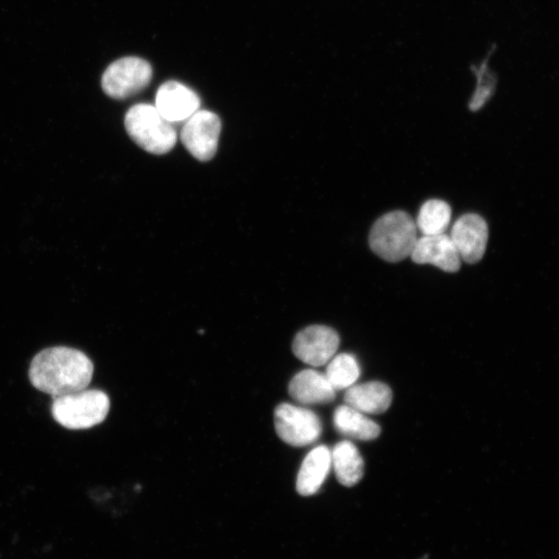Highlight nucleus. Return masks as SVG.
I'll return each instance as SVG.
<instances>
[{
	"label": "nucleus",
	"mask_w": 559,
	"mask_h": 559,
	"mask_svg": "<svg viewBox=\"0 0 559 559\" xmlns=\"http://www.w3.org/2000/svg\"><path fill=\"white\" fill-rule=\"evenodd\" d=\"M93 375L94 364L90 358L66 346L42 350L29 368L32 385L53 398L86 390Z\"/></svg>",
	"instance_id": "f257e3e1"
},
{
	"label": "nucleus",
	"mask_w": 559,
	"mask_h": 559,
	"mask_svg": "<svg viewBox=\"0 0 559 559\" xmlns=\"http://www.w3.org/2000/svg\"><path fill=\"white\" fill-rule=\"evenodd\" d=\"M418 228L409 214L395 211L379 218L369 235L371 250L388 262H399L413 253L418 242Z\"/></svg>",
	"instance_id": "f03ea898"
},
{
	"label": "nucleus",
	"mask_w": 559,
	"mask_h": 559,
	"mask_svg": "<svg viewBox=\"0 0 559 559\" xmlns=\"http://www.w3.org/2000/svg\"><path fill=\"white\" fill-rule=\"evenodd\" d=\"M125 127L132 140L147 153L165 155L178 141V134L156 106L137 104L129 109Z\"/></svg>",
	"instance_id": "7ed1b4c3"
},
{
	"label": "nucleus",
	"mask_w": 559,
	"mask_h": 559,
	"mask_svg": "<svg viewBox=\"0 0 559 559\" xmlns=\"http://www.w3.org/2000/svg\"><path fill=\"white\" fill-rule=\"evenodd\" d=\"M110 410L109 397L99 390H83L53 398L54 420L70 430L90 429L103 423Z\"/></svg>",
	"instance_id": "20e7f679"
},
{
	"label": "nucleus",
	"mask_w": 559,
	"mask_h": 559,
	"mask_svg": "<svg viewBox=\"0 0 559 559\" xmlns=\"http://www.w3.org/2000/svg\"><path fill=\"white\" fill-rule=\"evenodd\" d=\"M153 77L150 63L139 57H124L111 64L103 74L102 88L115 100L128 99L144 90Z\"/></svg>",
	"instance_id": "39448f33"
},
{
	"label": "nucleus",
	"mask_w": 559,
	"mask_h": 559,
	"mask_svg": "<svg viewBox=\"0 0 559 559\" xmlns=\"http://www.w3.org/2000/svg\"><path fill=\"white\" fill-rule=\"evenodd\" d=\"M275 428L284 443L297 448L314 444L322 433L321 421L312 410L289 403L277 406Z\"/></svg>",
	"instance_id": "423d86ee"
},
{
	"label": "nucleus",
	"mask_w": 559,
	"mask_h": 559,
	"mask_svg": "<svg viewBox=\"0 0 559 559\" xmlns=\"http://www.w3.org/2000/svg\"><path fill=\"white\" fill-rule=\"evenodd\" d=\"M221 129V120L216 113L198 110L185 122L181 139L195 159L208 162L217 153Z\"/></svg>",
	"instance_id": "0eeeda50"
},
{
	"label": "nucleus",
	"mask_w": 559,
	"mask_h": 559,
	"mask_svg": "<svg viewBox=\"0 0 559 559\" xmlns=\"http://www.w3.org/2000/svg\"><path fill=\"white\" fill-rule=\"evenodd\" d=\"M340 345L338 333L326 326H311L301 331L292 343L294 355L307 365H328Z\"/></svg>",
	"instance_id": "6e6552de"
},
{
	"label": "nucleus",
	"mask_w": 559,
	"mask_h": 559,
	"mask_svg": "<svg viewBox=\"0 0 559 559\" xmlns=\"http://www.w3.org/2000/svg\"><path fill=\"white\" fill-rule=\"evenodd\" d=\"M450 237L461 260L475 264L485 255L489 238L488 225L481 216L466 214L456 221Z\"/></svg>",
	"instance_id": "1a4fd4ad"
},
{
	"label": "nucleus",
	"mask_w": 559,
	"mask_h": 559,
	"mask_svg": "<svg viewBox=\"0 0 559 559\" xmlns=\"http://www.w3.org/2000/svg\"><path fill=\"white\" fill-rule=\"evenodd\" d=\"M156 108L167 122L178 124L186 122L199 110L200 99L188 86L168 81L157 92Z\"/></svg>",
	"instance_id": "9d476101"
},
{
	"label": "nucleus",
	"mask_w": 559,
	"mask_h": 559,
	"mask_svg": "<svg viewBox=\"0 0 559 559\" xmlns=\"http://www.w3.org/2000/svg\"><path fill=\"white\" fill-rule=\"evenodd\" d=\"M410 257L418 264H431L447 273L458 272L462 261L450 235L446 233L423 235Z\"/></svg>",
	"instance_id": "9b49d317"
},
{
	"label": "nucleus",
	"mask_w": 559,
	"mask_h": 559,
	"mask_svg": "<svg viewBox=\"0 0 559 559\" xmlns=\"http://www.w3.org/2000/svg\"><path fill=\"white\" fill-rule=\"evenodd\" d=\"M289 395L303 405L328 404L335 400L336 391L326 374L308 369L291 379Z\"/></svg>",
	"instance_id": "f8f14e48"
},
{
	"label": "nucleus",
	"mask_w": 559,
	"mask_h": 559,
	"mask_svg": "<svg viewBox=\"0 0 559 559\" xmlns=\"http://www.w3.org/2000/svg\"><path fill=\"white\" fill-rule=\"evenodd\" d=\"M344 401L346 405L359 410L364 415H380L390 408L393 393L386 384L372 381L346 390Z\"/></svg>",
	"instance_id": "ddd939ff"
},
{
	"label": "nucleus",
	"mask_w": 559,
	"mask_h": 559,
	"mask_svg": "<svg viewBox=\"0 0 559 559\" xmlns=\"http://www.w3.org/2000/svg\"><path fill=\"white\" fill-rule=\"evenodd\" d=\"M332 468V451L326 446L313 449L304 459L297 480V490L303 496L319 491Z\"/></svg>",
	"instance_id": "4468645a"
},
{
	"label": "nucleus",
	"mask_w": 559,
	"mask_h": 559,
	"mask_svg": "<svg viewBox=\"0 0 559 559\" xmlns=\"http://www.w3.org/2000/svg\"><path fill=\"white\" fill-rule=\"evenodd\" d=\"M332 466L343 486L357 485L364 477V460L351 441L343 440L332 451Z\"/></svg>",
	"instance_id": "2eb2a0df"
},
{
	"label": "nucleus",
	"mask_w": 559,
	"mask_h": 559,
	"mask_svg": "<svg viewBox=\"0 0 559 559\" xmlns=\"http://www.w3.org/2000/svg\"><path fill=\"white\" fill-rule=\"evenodd\" d=\"M334 425L340 434L357 440H373L381 432L380 427L374 421L346 404L335 410Z\"/></svg>",
	"instance_id": "dca6fc26"
},
{
	"label": "nucleus",
	"mask_w": 559,
	"mask_h": 559,
	"mask_svg": "<svg viewBox=\"0 0 559 559\" xmlns=\"http://www.w3.org/2000/svg\"><path fill=\"white\" fill-rule=\"evenodd\" d=\"M451 219L450 205L444 200L431 199L422 205L416 224L423 235H439L446 233Z\"/></svg>",
	"instance_id": "f3484780"
},
{
	"label": "nucleus",
	"mask_w": 559,
	"mask_h": 559,
	"mask_svg": "<svg viewBox=\"0 0 559 559\" xmlns=\"http://www.w3.org/2000/svg\"><path fill=\"white\" fill-rule=\"evenodd\" d=\"M360 375L361 368L358 360L348 353H341L334 357L326 371V376L335 391L348 390L355 386Z\"/></svg>",
	"instance_id": "a211bd4d"
},
{
	"label": "nucleus",
	"mask_w": 559,
	"mask_h": 559,
	"mask_svg": "<svg viewBox=\"0 0 559 559\" xmlns=\"http://www.w3.org/2000/svg\"><path fill=\"white\" fill-rule=\"evenodd\" d=\"M421 559H428V556H424V557H423V558H421Z\"/></svg>",
	"instance_id": "6ab92c4d"
}]
</instances>
